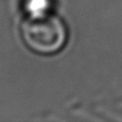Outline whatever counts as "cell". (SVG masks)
<instances>
[{
  "label": "cell",
  "mask_w": 122,
  "mask_h": 122,
  "mask_svg": "<svg viewBox=\"0 0 122 122\" xmlns=\"http://www.w3.org/2000/svg\"><path fill=\"white\" fill-rule=\"evenodd\" d=\"M25 45L38 55L49 56L63 48L67 38L65 25L59 17L47 13L30 15L20 25Z\"/></svg>",
  "instance_id": "obj_1"
},
{
  "label": "cell",
  "mask_w": 122,
  "mask_h": 122,
  "mask_svg": "<svg viewBox=\"0 0 122 122\" xmlns=\"http://www.w3.org/2000/svg\"><path fill=\"white\" fill-rule=\"evenodd\" d=\"M27 6L31 15H38L45 13L47 6V0H28Z\"/></svg>",
  "instance_id": "obj_2"
}]
</instances>
